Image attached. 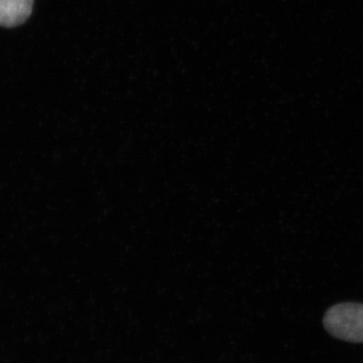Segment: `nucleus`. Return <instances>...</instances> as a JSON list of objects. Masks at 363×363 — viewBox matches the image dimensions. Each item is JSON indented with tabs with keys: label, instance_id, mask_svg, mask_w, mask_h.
I'll list each match as a JSON object with an SVG mask.
<instances>
[{
	"label": "nucleus",
	"instance_id": "1",
	"mask_svg": "<svg viewBox=\"0 0 363 363\" xmlns=\"http://www.w3.org/2000/svg\"><path fill=\"white\" fill-rule=\"evenodd\" d=\"M324 326L334 337L363 342V305L343 303L333 306L324 317Z\"/></svg>",
	"mask_w": 363,
	"mask_h": 363
},
{
	"label": "nucleus",
	"instance_id": "2",
	"mask_svg": "<svg viewBox=\"0 0 363 363\" xmlns=\"http://www.w3.org/2000/svg\"><path fill=\"white\" fill-rule=\"evenodd\" d=\"M33 0H0V26L16 28L33 13Z\"/></svg>",
	"mask_w": 363,
	"mask_h": 363
}]
</instances>
